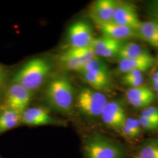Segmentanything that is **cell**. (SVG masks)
Here are the masks:
<instances>
[{
    "mask_svg": "<svg viewBox=\"0 0 158 158\" xmlns=\"http://www.w3.org/2000/svg\"><path fill=\"white\" fill-rule=\"evenodd\" d=\"M133 158H158V143L151 142L145 145Z\"/></svg>",
    "mask_w": 158,
    "mask_h": 158,
    "instance_id": "cell-21",
    "label": "cell"
},
{
    "mask_svg": "<svg viewBox=\"0 0 158 158\" xmlns=\"http://www.w3.org/2000/svg\"><path fill=\"white\" fill-rule=\"evenodd\" d=\"M143 81V76H142L141 77H139L138 78L127 81L125 82L124 83L132 87V88H134V87H138L142 85Z\"/></svg>",
    "mask_w": 158,
    "mask_h": 158,
    "instance_id": "cell-26",
    "label": "cell"
},
{
    "mask_svg": "<svg viewBox=\"0 0 158 158\" xmlns=\"http://www.w3.org/2000/svg\"><path fill=\"white\" fill-rule=\"evenodd\" d=\"M80 73L82 74L85 80L96 89L102 90L105 89L107 87L110 82V78L108 77L87 73Z\"/></svg>",
    "mask_w": 158,
    "mask_h": 158,
    "instance_id": "cell-20",
    "label": "cell"
},
{
    "mask_svg": "<svg viewBox=\"0 0 158 158\" xmlns=\"http://www.w3.org/2000/svg\"><path fill=\"white\" fill-rule=\"evenodd\" d=\"M141 127L147 130H156L158 128V124L140 116L138 119Z\"/></svg>",
    "mask_w": 158,
    "mask_h": 158,
    "instance_id": "cell-24",
    "label": "cell"
},
{
    "mask_svg": "<svg viewBox=\"0 0 158 158\" xmlns=\"http://www.w3.org/2000/svg\"><path fill=\"white\" fill-rule=\"evenodd\" d=\"M137 34L151 45L158 48V22L154 21L141 22Z\"/></svg>",
    "mask_w": 158,
    "mask_h": 158,
    "instance_id": "cell-15",
    "label": "cell"
},
{
    "mask_svg": "<svg viewBox=\"0 0 158 158\" xmlns=\"http://www.w3.org/2000/svg\"><path fill=\"white\" fill-rule=\"evenodd\" d=\"M79 72L93 74L110 78V72L107 66L97 57L86 63Z\"/></svg>",
    "mask_w": 158,
    "mask_h": 158,
    "instance_id": "cell-19",
    "label": "cell"
},
{
    "mask_svg": "<svg viewBox=\"0 0 158 158\" xmlns=\"http://www.w3.org/2000/svg\"><path fill=\"white\" fill-rule=\"evenodd\" d=\"M121 46V41L103 36L94 38L90 47L96 56L110 57L118 54Z\"/></svg>",
    "mask_w": 158,
    "mask_h": 158,
    "instance_id": "cell-12",
    "label": "cell"
},
{
    "mask_svg": "<svg viewBox=\"0 0 158 158\" xmlns=\"http://www.w3.org/2000/svg\"><path fill=\"white\" fill-rule=\"evenodd\" d=\"M118 1L114 0H98L90 9V16L97 25L112 22L114 12Z\"/></svg>",
    "mask_w": 158,
    "mask_h": 158,
    "instance_id": "cell-10",
    "label": "cell"
},
{
    "mask_svg": "<svg viewBox=\"0 0 158 158\" xmlns=\"http://www.w3.org/2000/svg\"><path fill=\"white\" fill-rule=\"evenodd\" d=\"M85 158H123L120 145L105 136L94 133L87 136L83 143Z\"/></svg>",
    "mask_w": 158,
    "mask_h": 158,
    "instance_id": "cell-3",
    "label": "cell"
},
{
    "mask_svg": "<svg viewBox=\"0 0 158 158\" xmlns=\"http://www.w3.org/2000/svg\"><path fill=\"white\" fill-rule=\"evenodd\" d=\"M60 60L65 68L78 72L86 63L79 51L73 48H69L63 52Z\"/></svg>",
    "mask_w": 158,
    "mask_h": 158,
    "instance_id": "cell-16",
    "label": "cell"
},
{
    "mask_svg": "<svg viewBox=\"0 0 158 158\" xmlns=\"http://www.w3.org/2000/svg\"><path fill=\"white\" fill-rule=\"evenodd\" d=\"M100 117L107 127L117 131H121L127 119L123 105L117 101L108 102Z\"/></svg>",
    "mask_w": 158,
    "mask_h": 158,
    "instance_id": "cell-8",
    "label": "cell"
},
{
    "mask_svg": "<svg viewBox=\"0 0 158 158\" xmlns=\"http://www.w3.org/2000/svg\"></svg>",
    "mask_w": 158,
    "mask_h": 158,
    "instance_id": "cell-30",
    "label": "cell"
},
{
    "mask_svg": "<svg viewBox=\"0 0 158 158\" xmlns=\"http://www.w3.org/2000/svg\"><path fill=\"white\" fill-rule=\"evenodd\" d=\"M126 96L130 104L136 108L148 107L155 98L152 90L147 86L143 85L128 89Z\"/></svg>",
    "mask_w": 158,
    "mask_h": 158,
    "instance_id": "cell-11",
    "label": "cell"
},
{
    "mask_svg": "<svg viewBox=\"0 0 158 158\" xmlns=\"http://www.w3.org/2000/svg\"><path fill=\"white\" fill-rule=\"evenodd\" d=\"M94 40L90 25L85 21L73 23L68 30V41L70 48L90 47Z\"/></svg>",
    "mask_w": 158,
    "mask_h": 158,
    "instance_id": "cell-5",
    "label": "cell"
},
{
    "mask_svg": "<svg viewBox=\"0 0 158 158\" xmlns=\"http://www.w3.org/2000/svg\"><path fill=\"white\" fill-rule=\"evenodd\" d=\"M21 113L6 108L0 114V133L16 127L21 123Z\"/></svg>",
    "mask_w": 158,
    "mask_h": 158,
    "instance_id": "cell-17",
    "label": "cell"
},
{
    "mask_svg": "<svg viewBox=\"0 0 158 158\" xmlns=\"http://www.w3.org/2000/svg\"><path fill=\"white\" fill-rule=\"evenodd\" d=\"M21 123L29 126L65 125L62 121L53 117L41 107L27 108L21 114Z\"/></svg>",
    "mask_w": 158,
    "mask_h": 158,
    "instance_id": "cell-6",
    "label": "cell"
},
{
    "mask_svg": "<svg viewBox=\"0 0 158 158\" xmlns=\"http://www.w3.org/2000/svg\"><path fill=\"white\" fill-rule=\"evenodd\" d=\"M4 79V72L2 70V68L0 66V84L2 83Z\"/></svg>",
    "mask_w": 158,
    "mask_h": 158,
    "instance_id": "cell-28",
    "label": "cell"
},
{
    "mask_svg": "<svg viewBox=\"0 0 158 158\" xmlns=\"http://www.w3.org/2000/svg\"><path fill=\"white\" fill-rule=\"evenodd\" d=\"M71 81L66 77H57L47 85L45 98L48 105L58 113L68 115L72 112L75 98Z\"/></svg>",
    "mask_w": 158,
    "mask_h": 158,
    "instance_id": "cell-1",
    "label": "cell"
},
{
    "mask_svg": "<svg viewBox=\"0 0 158 158\" xmlns=\"http://www.w3.org/2000/svg\"><path fill=\"white\" fill-rule=\"evenodd\" d=\"M154 63L155 59L151 55L136 59H122L119 61L118 70L124 74L134 70L143 72L151 68Z\"/></svg>",
    "mask_w": 158,
    "mask_h": 158,
    "instance_id": "cell-14",
    "label": "cell"
},
{
    "mask_svg": "<svg viewBox=\"0 0 158 158\" xmlns=\"http://www.w3.org/2000/svg\"><path fill=\"white\" fill-rule=\"evenodd\" d=\"M118 56L120 59H136L141 57L146 56L149 54L148 51L143 49L138 44L129 42L122 45L118 53Z\"/></svg>",
    "mask_w": 158,
    "mask_h": 158,
    "instance_id": "cell-18",
    "label": "cell"
},
{
    "mask_svg": "<svg viewBox=\"0 0 158 158\" xmlns=\"http://www.w3.org/2000/svg\"><path fill=\"white\" fill-rule=\"evenodd\" d=\"M51 70L49 63L44 58H34L17 71L12 81L32 92L42 85Z\"/></svg>",
    "mask_w": 158,
    "mask_h": 158,
    "instance_id": "cell-2",
    "label": "cell"
},
{
    "mask_svg": "<svg viewBox=\"0 0 158 158\" xmlns=\"http://www.w3.org/2000/svg\"><path fill=\"white\" fill-rule=\"evenodd\" d=\"M125 125H126L130 130L132 131V132L135 134V136H137L141 132V125L138 119L128 118L126 119Z\"/></svg>",
    "mask_w": 158,
    "mask_h": 158,
    "instance_id": "cell-23",
    "label": "cell"
},
{
    "mask_svg": "<svg viewBox=\"0 0 158 158\" xmlns=\"http://www.w3.org/2000/svg\"><path fill=\"white\" fill-rule=\"evenodd\" d=\"M107 97L97 91L85 88L81 90L76 99V106L79 111L89 117L101 116L102 110L107 103Z\"/></svg>",
    "mask_w": 158,
    "mask_h": 158,
    "instance_id": "cell-4",
    "label": "cell"
},
{
    "mask_svg": "<svg viewBox=\"0 0 158 158\" xmlns=\"http://www.w3.org/2000/svg\"><path fill=\"white\" fill-rule=\"evenodd\" d=\"M142 74H143V72L141 71H139V70H134V71H131L129 72H127V73H125L124 76L123 77V82L125 83L127 81L141 77L142 76H143Z\"/></svg>",
    "mask_w": 158,
    "mask_h": 158,
    "instance_id": "cell-25",
    "label": "cell"
},
{
    "mask_svg": "<svg viewBox=\"0 0 158 158\" xmlns=\"http://www.w3.org/2000/svg\"><path fill=\"white\" fill-rule=\"evenodd\" d=\"M154 12L156 17H157L158 19V2L156 3V5L154 7Z\"/></svg>",
    "mask_w": 158,
    "mask_h": 158,
    "instance_id": "cell-29",
    "label": "cell"
},
{
    "mask_svg": "<svg viewBox=\"0 0 158 158\" xmlns=\"http://www.w3.org/2000/svg\"><path fill=\"white\" fill-rule=\"evenodd\" d=\"M32 96V91L21 85L13 83L10 86L6 93V108H11L22 114L28 108Z\"/></svg>",
    "mask_w": 158,
    "mask_h": 158,
    "instance_id": "cell-7",
    "label": "cell"
},
{
    "mask_svg": "<svg viewBox=\"0 0 158 158\" xmlns=\"http://www.w3.org/2000/svg\"><path fill=\"white\" fill-rule=\"evenodd\" d=\"M141 116L158 124V108L148 107L142 111Z\"/></svg>",
    "mask_w": 158,
    "mask_h": 158,
    "instance_id": "cell-22",
    "label": "cell"
},
{
    "mask_svg": "<svg viewBox=\"0 0 158 158\" xmlns=\"http://www.w3.org/2000/svg\"><path fill=\"white\" fill-rule=\"evenodd\" d=\"M97 26L104 35V36L113 40L121 41V40L128 39L138 35L137 32L134 29L113 22Z\"/></svg>",
    "mask_w": 158,
    "mask_h": 158,
    "instance_id": "cell-13",
    "label": "cell"
},
{
    "mask_svg": "<svg viewBox=\"0 0 158 158\" xmlns=\"http://www.w3.org/2000/svg\"><path fill=\"white\" fill-rule=\"evenodd\" d=\"M151 79H152V82L158 81V71L153 73L152 76H151Z\"/></svg>",
    "mask_w": 158,
    "mask_h": 158,
    "instance_id": "cell-27",
    "label": "cell"
},
{
    "mask_svg": "<svg viewBox=\"0 0 158 158\" xmlns=\"http://www.w3.org/2000/svg\"><path fill=\"white\" fill-rule=\"evenodd\" d=\"M112 22L132 29L137 32L141 24L135 8L128 2H120L116 7Z\"/></svg>",
    "mask_w": 158,
    "mask_h": 158,
    "instance_id": "cell-9",
    "label": "cell"
}]
</instances>
